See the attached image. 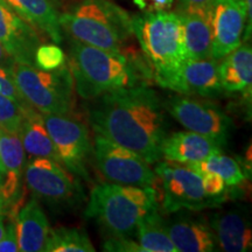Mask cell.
<instances>
[{
	"instance_id": "41",
	"label": "cell",
	"mask_w": 252,
	"mask_h": 252,
	"mask_svg": "<svg viewBox=\"0 0 252 252\" xmlns=\"http://www.w3.org/2000/svg\"><path fill=\"white\" fill-rule=\"evenodd\" d=\"M55 1H59V0H55Z\"/></svg>"
},
{
	"instance_id": "2",
	"label": "cell",
	"mask_w": 252,
	"mask_h": 252,
	"mask_svg": "<svg viewBox=\"0 0 252 252\" xmlns=\"http://www.w3.org/2000/svg\"><path fill=\"white\" fill-rule=\"evenodd\" d=\"M68 67L77 94L89 100L123 88L146 84V78L153 77L137 50L115 53L75 40L69 48Z\"/></svg>"
},
{
	"instance_id": "28",
	"label": "cell",
	"mask_w": 252,
	"mask_h": 252,
	"mask_svg": "<svg viewBox=\"0 0 252 252\" xmlns=\"http://www.w3.org/2000/svg\"><path fill=\"white\" fill-rule=\"evenodd\" d=\"M67 64L63 50L56 45H40L34 55V65L41 70L53 71Z\"/></svg>"
},
{
	"instance_id": "4",
	"label": "cell",
	"mask_w": 252,
	"mask_h": 252,
	"mask_svg": "<svg viewBox=\"0 0 252 252\" xmlns=\"http://www.w3.org/2000/svg\"><path fill=\"white\" fill-rule=\"evenodd\" d=\"M72 40L115 53H126L133 34L132 17L111 0H82L60 14Z\"/></svg>"
},
{
	"instance_id": "30",
	"label": "cell",
	"mask_w": 252,
	"mask_h": 252,
	"mask_svg": "<svg viewBox=\"0 0 252 252\" xmlns=\"http://www.w3.org/2000/svg\"><path fill=\"white\" fill-rule=\"evenodd\" d=\"M0 94H5V96L13 99L14 102H17L19 105L23 106V108H26V106L30 105V104L23 98L20 93H19L9 69L2 67H0Z\"/></svg>"
},
{
	"instance_id": "25",
	"label": "cell",
	"mask_w": 252,
	"mask_h": 252,
	"mask_svg": "<svg viewBox=\"0 0 252 252\" xmlns=\"http://www.w3.org/2000/svg\"><path fill=\"white\" fill-rule=\"evenodd\" d=\"M182 165L191 168L197 174L214 173V174L220 175L224 180L225 185L230 187L238 186L245 181V175L241 163H238L234 158L222 154V152L214 153L201 161L182 163Z\"/></svg>"
},
{
	"instance_id": "15",
	"label": "cell",
	"mask_w": 252,
	"mask_h": 252,
	"mask_svg": "<svg viewBox=\"0 0 252 252\" xmlns=\"http://www.w3.org/2000/svg\"><path fill=\"white\" fill-rule=\"evenodd\" d=\"M174 214L166 220V229L178 252L215 251L216 237L208 220L191 215L189 210Z\"/></svg>"
},
{
	"instance_id": "7",
	"label": "cell",
	"mask_w": 252,
	"mask_h": 252,
	"mask_svg": "<svg viewBox=\"0 0 252 252\" xmlns=\"http://www.w3.org/2000/svg\"><path fill=\"white\" fill-rule=\"evenodd\" d=\"M165 104L166 111L188 131L206 135L220 147L228 144L232 121L216 103L193 96H171Z\"/></svg>"
},
{
	"instance_id": "26",
	"label": "cell",
	"mask_w": 252,
	"mask_h": 252,
	"mask_svg": "<svg viewBox=\"0 0 252 252\" xmlns=\"http://www.w3.org/2000/svg\"><path fill=\"white\" fill-rule=\"evenodd\" d=\"M43 251L48 252H94V248L84 231L76 228L49 230Z\"/></svg>"
},
{
	"instance_id": "8",
	"label": "cell",
	"mask_w": 252,
	"mask_h": 252,
	"mask_svg": "<svg viewBox=\"0 0 252 252\" xmlns=\"http://www.w3.org/2000/svg\"><path fill=\"white\" fill-rule=\"evenodd\" d=\"M154 172L162 184V208L165 213L174 214L180 210L200 212L206 208L220 206L217 201L204 193L201 175L186 165L172 161L159 162Z\"/></svg>"
},
{
	"instance_id": "1",
	"label": "cell",
	"mask_w": 252,
	"mask_h": 252,
	"mask_svg": "<svg viewBox=\"0 0 252 252\" xmlns=\"http://www.w3.org/2000/svg\"><path fill=\"white\" fill-rule=\"evenodd\" d=\"M88 121L96 134L134 151L149 163L162 159L168 135L161 97L147 84L123 88L90 99Z\"/></svg>"
},
{
	"instance_id": "20",
	"label": "cell",
	"mask_w": 252,
	"mask_h": 252,
	"mask_svg": "<svg viewBox=\"0 0 252 252\" xmlns=\"http://www.w3.org/2000/svg\"><path fill=\"white\" fill-rule=\"evenodd\" d=\"M219 63L220 80L223 91L229 94H251L252 49L248 42L242 43Z\"/></svg>"
},
{
	"instance_id": "37",
	"label": "cell",
	"mask_w": 252,
	"mask_h": 252,
	"mask_svg": "<svg viewBox=\"0 0 252 252\" xmlns=\"http://www.w3.org/2000/svg\"><path fill=\"white\" fill-rule=\"evenodd\" d=\"M11 201L6 197L4 191H2L1 186H0V214H7L12 209Z\"/></svg>"
},
{
	"instance_id": "10",
	"label": "cell",
	"mask_w": 252,
	"mask_h": 252,
	"mask_svg": "<svg viewBox=\"0 0 252 252\" xmlns=\"http://www.w3.org/2000/svg\"><path fill=\"white\" fill-rule=\"evenodd\" d=\"M59 161L74 175L89 180L91 144L87 126L68 115H42Z\"/></svg>"
},
{
	"instance_id": "19",
	"label": "cell",
	"mask_w": 252,
	"mask_h": 252,
	"mask_svg": "<svg viewBox=\"0 0 252 252\" xmlns=\"http://www.w3.org/2000/svg\"><path fill=\"white\" fill-rule=\"evenodd\" d=\"M19 251H43L49 234L48 220L36 198H32L15 216Z\"/></svg>"
},
{
	"instance_id": "29",
	"label": "cell",
	"mask_w": 252,
	"mask_h": 252,
	"mask_svg": "<svg viewBox=\"0 0 252 252\" xmlns=\"http://www.w3.org/2000/svg\"><path fill=\"white\" fill-rule=\"evenodd\" d=\"M202 178V185L204 193L208 197L213 198L220 204L224 201V191H225V182L220 175L214 174V173H203L200 174Z\"/></svg>"
},
{
	"instance_id": "39",
	"label": "cell",
	"mask_w": 252,
	"mask_h": 252,
	"mask_svg": "<svg viewBox=\"0 0 252 252\" xmlns=\"http://www.w3.org/2000/svg\"><path fill=\"white\" fill-rule=\"evenodd\" d=\"M4 179H5V172L2 171V168L0 167V186H1L2 182H4Z\"/></svg>"
},
{
	"instance_id": "12",
	"label": "cell",
	"mask_w": 252,
	"mask_h": 252,
	"mask_svg": "<svg viewBox=\"0 0 252 252\" xmlns=\"http://www.w3.org/2000/svg\"><path fill=\"white\" fill-rule=\"evenodd\" d=\"M247 25L244 0L215 2L212 18V58L220 60L242 45Z\"/></svg>"
},
{
	"instance_id": "34",
	"label": "cell",
	"mask_w": 252,
	"mask_h": 252,
	"mask_svg": "<svg viewBox=\"0 0 252 252\" xmlns=\"http://www.w3.org/2000/svg\"><path fill=\"white\" fill-rule=\"evenodd\" d=\"M215 0H178V11H191V9L213 8Z\"/></svg>"
},
{
	"instance_id": "17",
	"label": "cell",
	"mask_w": 252,
	"mask_h": 252,
	"mask_svg": "<svg viewBox=\"0 0 252 252\" xmlns=\"http://www.w3.org/2000/svg\"><path fill=\"white\" fill-rule=\"evenodd\" d=\"M213 8L176 12L181 19L187 60L212 58Z\"/></svg>"
},
{
	"instance_id": "14",
	"label": "cell",
	"mask_w": 252,
	"mask_h": 252,
	"mask_svg": "<svg viewBox=\"0 0 252 252\" xmlns=\"http://www.w3.org/2000/svg\"><path fill=\"white\" fill-rule=\"evenodd\" d=\"M168 90L185 96L206 98L220 96L223 88L220 80L219 62L213 58L186 60Z\"/></svg>"
},
{
	"instance_id": "21",
	"label": "cell",
	"mask_w": 252,
	"mask_h": 252,
	"mask_svg": "<svg viewBox=\"0 0 252 252\" xmlns=\"http://www.w3.org/2000/svg\"><path fill=\"white\" fill-rule=\"evenodd\" d=\"M9 7L37 31L45 33L53 42L61 43L63 30L60 14L50 0H4Z\"/></svg>"
},
{
	"instance_id": "27",
	"label": "cell",
	"mask_w": 252,
	"mask_h": 252,
	"mask_svg": "<svg viewBox=\"0 0 252 252\" xmlns=\"http://www.w3.org/2000/svg\"><path fill=\"white\" fill-rule=\"evenodd\" d=\"M24 109L13 99L0 94V128L11 133H19Z\"/></svg>"
},
{
	"instance_id": "23",
	"label": "cell",
	"mask_w": 252,
	"mask_h": 252,
	"mask_svg": "<svg viewBox=\"0 0 252 252\" xmlns=\"http://www.w3.org/2000/svg\"><path fill=\"white\" fill-rule=\"evenodd\" d=\"M135 231L143 252H178L167 232L166 220L158 209L141 217Z\"/></svg>"
},
{
	"instance_id": "9",
	"label": "cell",
	"mask_w": 252,
	"mask_h": 252,
	"mask_svg": "<svg viewBox=\"0 0 252 252\" xmlns=\"http://www.w3.org/2000/svg\"><path fill=\"white\" fill-rule=\"evenodd\" d=\"M94 153L100 173L112 184L152 187L158 180L143 157L99 134L94 138Z\"/></svg>"
},
{
	"instance_id": "6",
	"label": "cell",
	"mask_w": 252,
	"mask_h": 252,
	"mask_svg": "<svg viewBox=\"0 0 252 252\" xmlns=\"http://www.w3.org/2000/svg\"><path fill=\"white\" fill-rule=\"evenodd\" d=\"M23 98L42 115H69L74 108V80L68 64L58 70L14 62L9 68Z\"/></svg>"
},
{
	"instance_id": "13",
	"label": "cell",
	"mask_w": 252,
	"mask_h": 252,
	"mask_svg": "<svg viewBox=\"0 0 252 252\" xmlns=\"http://www.w3.org/2000/svg\"><path fill=\"white\" fill-rule=\"evenodd\" d=\"M0 43L15 62L34 65V55L41 40L37 30L19 17L0 0Z\"/></svg>"
},
{
	"instance_id": "5",
	"label": "cell",
	"mask_w": 252,
	"mask_h": 252,
	"mask_svg": "<svg viewBox=\"0 0 252 252\" xmlns=\"http://www.w3.org/2000/svg\"><path fill=\"white\" fill-rule=\"evenodd\" d=\"M156 209L158 198L152 187L102 184L91 190L86 216L111 236L127 237L134 234L141 217Z\"/></svg>"
},
{
	"instance_id": "11",
	"label": "cell",
	"mask_w": 252,
	"mask_h": 252,
	"mask_svg": "<svg viewBox=\"0 0 252 252\" xmlns=\"http://www.w3.org/2000/svg\"><path fill=\"white\" fill-rule=\"evenodd\" d=\"M24 175L32 193L46 202L70 207L80 201V184L54 159L35 158L27 163Z\"/></svg>"
},
{
	"instance_id": "35",
	"label": "cell",
	"mask_w": 252,
	"mask_h": 252,
	"mask_svg": "<svg viewBox=\"0 0 252 252\" xmlns=\"http://www.w3.org/2000/svg\"><path fill=\"white\" fill-rule=\"evenodd\" d=\"M245 5H247V25H245V30L243 34V42H248L251 37L252 32V0H244Z\"/></svg>"
},
{
	"instance_id": "31",
	"label": "cell",
	"mask_w": 252,
	"mask_h": 252,
	"mask_svg": "<svg viewBox=\"0 0 252 252\" xmlns=\"http://www.w3.org/2000/svg\"><path fill=\"white\" fill-rule=\"evenodd\" d=\"M105 251H119V252H143L140 245L126 236H112L103 245Z\"/></svg>"
},
{
	"instance_id": "16",
	"label": "cell",
	"mask_w": 252,
	"mask_h": 252,
	"mask_svg": "<svg viewBox=\"0 0 252 252\" xmlns=\"http://www.w3.org/2000/svg\"><path fill=\"white\" fill-rule=\"evenodd\" d=\"M212 226L220 250L225 252H245L251 250L252 230L248 212L236 207L219 210L208 220Z\"/></svg>"
},
{
	"instance_id": "38",
	"label": "cell",
	"mask_w": 252,
	"mask_h": 252,
	"mask_svg": "<svg viewBox=\"0 0 252 252\" xmlns=\"http://www.w3.org/2000/svg\"><path fill=\"white\" fill-rule=\"evenodd\" d=\"M5 219H6V214H0V239L2 238L5 232Z\"/></svg>"
},
{
	"instance_id": "32",
	"label": "cell",
	"mask_w": 252,
	"mask_h": 252,
	"mask_svg": "<svg viewBox=\"0 0 252 252\" xmlns=\"http://www.w3.org/2000/svg\"><path fill=\"white\" fill-rule=\"evenodd\" d=\"M18 236L15 220H9L7 225L5 226V232L2 238L0 239V252H18Z\"/></svg>"
},
{
	"instance_id": "18",
	"label": "cell",
	"mask_w": 252,
	"mask_h": 252,
	"mask_svg": "<svg viewBox=\"0 0 252 252\" xmlns=\"http://www.w3.org/2000/svg\"><path fill=\"white\" fill-rule=\"evenodd\" d=\"M161 151L162 158L167 161L190 163L222 152V147L206 135L191 131H180L167 135Z\"/></svg>"
},
{
	"instance_id": "3",
	"label": "cell",
	"mask_w": 252,
	"mask_h": 252,
	"mask_svg": "<svg viewBox=\"0 0 252 252\" xmlns=\"http://www.w3.org/2000/svg\"><path fill=\"white\" fill-rule=\"evenodd\" d=\"M133 34L154 82L168 89L186 60L181 19L176 12H143L132 17Z\"/></svg>"
},
{
	"instance_id": "36",
	"label": "cell",
	"mask_w": 252,
	"mask_h": 252,
	"mask_svg": "<svg viewBox=\"0 0 252 252\" xmlns=\"http://www.w3.org/2000/svg\"><path fill=\"white\" fill-rule=\"evenodd\" d=\"M14 62V59L8 54V52L5 49V47L0 43V67L9 69L13 65Z\"/></svg>"
},
{
	"instance_id": "22",
	"label": "cell",
	"mask_w": 252,
	"mask_h": 252,
	"mask_svg": "<svg viewBox=\"0 0 252 252\" xmlns=\"http://www.w3.org/2000/svg\"><path fill=\"white\" fill-rule=\"evenodd\" d=\"M18 134L24 145L25 152L30 156L50 158L59 161L55 146L45 126L42 113L33 106L28 105L24 109V118Z\"/></svg>"
},
{
	"instance_id": "24",
	"label": "cell",
	"mask_w": 252,
	"mask_h": 252,
	"mask_svg": "<svg viewBox=\"0 0 252 252\" xmlns=\"http://www.w3.org/2000/svg\"><path fill=\"white\" fill-rule=\"evenodd\" d=\"M25 166V149L18 133L0 128V167L5 172V181L20 186Z\"/></svg>"
},
{
	"instance_id": "33",
	"label": "cell",
	"mask_w": 252,
	"mask_h": 252,
	"mask_svg": "<svg viewBox=\"0 0 252 252\" xmlns=\"http://www.w3.org/2000/svg\"><path fill=\"white\" fill-rule=\"evenodd\" d=\"M134 4L144 12L168 11L173 6V0H134Z\"/></svg>"
},
{
	"instance_id": "40",
	"label": "cell",
	"mask_w": 252,
	"mask_h": 252,
	"mask_svg": "<svg viewBox=\"0 0 252 252\" xmlns=\"http://www.w3.org/2000/svg\"><path fill=\"white\" fill-rule=\"evenodd\" d=\"M219 1H223V0H215V2H219Z\"/></svg>"
}]
</instances>
